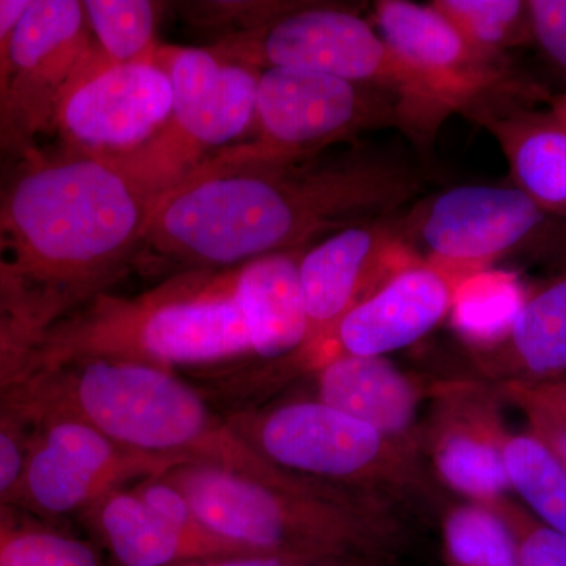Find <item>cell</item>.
<instances>
[{"label": "cell", "instance_id": "12", "mask_svg": "<svg viewBox=\"0 0 566 566\" xmlns=\"http://www.w3.org/2000/svg\"><path fill=\"white\" fill-rule=\"evenodd\" d=\"M22 412L33 431L14 506L48 523L81 517L112 491L189 464L125 449L77 417Z\"/></svg>", "mask_w": 566, "mask_h": 566}, {"label": "cell", "instance_id": "6", "mask_svg": "<svg viewBox=\"0 0 566 566\" xmlns=\"http://www.w3.org/2000/svg\"><path fill=\"white\" fill-rule=\"evenodd\" d=\"M271 463L292 474L394 505L430 501L434 476L422 453L316 398L226 415Z\"/></svg>", "mask_w": 566, "mask_h": 566}, {"label": "cell", "instance_id": "16", "mask_svg": "<svg viewBox=\"0 0 566 566\" xmlns=\"http://www.w3.org/2000/svg\"><path fill=\"white\" fill-rule=\"evenodd\" d=\"M420 259L405 238L401 219L394 218L348 227L305 249L300 285L307 333L294 354L323 342L354 307Z\"/></svg>", "mask_w": 566, "mask_h": 566}, {"label": "cell", "instance_id": "3", "mask_svg": "<svg viewBox=\"0 0 566 566\" xmlns=\"http://www.w3.org/2000/svg\"><path fill=\"white\" fill-rule=\"evenodd\" d=\"M303 251L170 275L136 296L106 293L52 327L35 363L112 357L178 370H255L292 357L307 322Z\"/></svg>", "mask_w": 566, "mask_h": 566}, {"label": "cell", "instance_id": "24", "mask_svg": "<svg viewBox=\"0 0 566 566\" xmlns=\"http://www.w3.org/2000/svg\"><path fill=\"white\" fill-rule=\"evenodd\" d=\"M469 44L493 55L532 43L531 13L524 0H434L428 3Z\"/></svg>", "mask_w": 566, "mask_h": 566}, {"label": "cell", "instance_id": "20", "mask_svg": "<svg viewBox=\"0 0 566 566\" xmlns=\"http://www.w3.org/2000/svg\"><path fill=\"white\" fill-rule=\"evenodd\" d=\"M509 163L513 186L566 219V125L551 111L517 109L483 123Z\"/></svg>", "mask_w": 566, "mask_h": 566}, {"label": "cell", "instance_id": "35", "mask_svg": "<svg viewBox=\"0 0 566 566\" xmlns=\"http://www.w3.org/2000/svg\"><path fill=\"white\" fill-rule=\"evenodd\" d=\"M517 386L551 408L557 409L566 416V376L557 381L542 382V385H509Z\"/></svg>", "mask_w": 566, "mask_h": 566}, {"label": "cell", "instance_id": "1", "mask_svg": "<svg viewBox=\"0 0 566 566\" xmlns=\"http://www.w3.org/2000/svg\"><path fill=\"white\" fill-rule=\"evenodd\" d=\"M427 177L401 158L353 150L292 164L219 150L153 202L134 270L147 275L240 266L394 218Z\"/></svg>", "mask_w": 566, "mask_h": 566}, {"label": "cell", "instance_id": "7", "mask_svg": "<svg viewBox=\"0 0 566 566\" xmlns=\"http://www.w3.org/2000/svg\"><path fill=\"white\" fill-rule=\"evenodd\" d=\"M214 50L256 70L316 71L385 92L403 104L422 147L433 144L452 115L370 22L346 7L289 2L263 24L226 36Z\"/></svg>", "mask_w": 566, "mask_h": 566}, {"label": "cell", "instance_id": "37", "mask_svg": "<svg viewBox=\"0 0 566 566\" xmlns=\"http://www.w3.org/2000/svg\"><path fill=\"white\" fill-rule=\"evenodd\" d=\"M353 566H381V564H374V562H360V564H356Z\"/></svg>", "mask_w": 566, "mask_h": 566}, {"label": "cell", "instance_id": "31", "mask_svg": "<svg viewBox=\"0 0 566 566\" xmlns=\"http://www.w3.org/2000/svg\"><path fill=\"white\" fill-rule=\"evenodd\" d=\"M497 390L502 401L515 405L523 412L528 423L527 431L542 439L566 469V416L536 400L521 387L501 386Z\"/></svg>", "mask_w": 566, "mask_h": 566}, {"label": "cell", "instance_id": "13", "mask_svg": "<svg viewBox=\"0 0 566 566\" xmlns=\"http://www.w3.org/2000/svg\"><path fill=\"white\" fill-rule=\"evenodd\" d=\"M479 277L420 259L354 307L314 348L274 364L268 378L274 382L314 374L340 357H386L408 348L457 308Z\"/></svg>", "mask_w": 566, "mask_h": 566}, {"label": "cell", "instance_id": "4", "mask_svg": "<svg viewBox=\"0 0 566 566\" xmlns=\"http://www.w3.org/2000/svg\"><path fill=\"white\" fill-rule=\"evenodd\" d=\"M7 394L28 412L77 417L134 452L177 458L296 493L354 502L352 491L292 474L260 455L211 395L155 365L112 357L33 363Z\"/></svg>", "mask_w": 566, "mask_h": 566}, {"label": "cell", "instance_id": "27", "mask_svg": "<svg viewBox=\"0 0 566 566\" xmlns=\"http://www.w3.org/2000/svg\"><path fill=\"white\" fill-rule=\"evenodd\" d=\"M132 488L156 515L161 516L186 538L203 547L211 557L249 556L240 546L227 542L205 526L180 488L163 475L144 480Z\"/></svg>", "mask_w": 566, "mask_h": 566}, {"label": "cell", "instance_id": "9", "mask_svg": "<svg viewBox=\"0 0 566 566\" xmlns=\"http://www.w3.org/2000/svg\"><path fill=\"white\" fill-rule=\"evenodd\" d=\"M386 128L417 144L411 117L394 96L316 71L271 66L260 71L251 137L221 151L245 163H303Z\"/></svg>", "mask_w": 566, "mask_h": 566}, {"label": "cell", "instance_id": "8", "mask_svg": "<svg viewBox=\"0 0 566 566\" xmlns=\"http://www.w3.org/2000/svg\"><path fill=\"white\" fill-rule=\"evenodd\" d=\"M155 62L172 84L169 118L139 147L114 156L158 196L214 148L222 150L251 132L262 70L223 57L214 48L158 46Z\"/></svg>", "mask_w": 566, "mask_h": 566}, {"label": "cell", "instance_id": "36", "mask_svg": "<svg viewBox=\"0 0 566 566\" xmlns=\"http://www.w3.org/2000/svg\"><path fill=\"white\" fill-rule=\"evenodd\" d=\"M549 104V111L556 115L558 120L564 122L566 125V92L551 98Z\"/></svg>", "mask_w": 566, "mask_h": 566}, {"label": "cell", "instance_id": "29", "mask_svg": "<svg viewBox=\"0 0 566 566\" xmlns=\"http://www.w3.org/2000/svg\"><path fill=\"white\" fill-rule=\"evenodd\" d=\"M29 0H0V170L25 153L14 122L11 99V39Z\"/></svg>", "mask_w": 566, "mask_h": 566}, {"label": "cell", "instance_id": "23", "mask_svg": "<svg viewBox=\"0 0 566 566\" xmlns=\"http://www.w3.org/2000/svg\"><path fill=\"white\" fill-rule=\"evenodd\" d=\"M0 566H106L92 543L14 505H0Z\"/></svg>", "mask_w": 566, "mask_h": 566}, {"label": "cell", "instance_id": "33", "mask_svg": "<svg viewBox=\"0 0 566 566\" xmlns=\"http://www.w3.org/2000/svg\"><path fill=\"white\" fill-rule=\"evenodd\" d=\"M535 43L566 71V0H528Z\"/></svg>", "mask_w": 566, "mask_h": 566}, {"label": "cell", "instance_id": "28", "mask_svg": "<svg viewBox=\"0 0 566 566\" xmlns=\"http://www.w3.org/2000/svg\"><path fill=\"white\" fill-rule=\"evenodd\" d=\"M509 528L517 566H566V535L547 526L512 497L488 505Z\"/></svg>", "mask_w": 566, "mask_h": 566}, {"label": "cell", "instance_id": "17", "mask_svg": "<svg viewBox=\"0 0 566 566\" xmlns=\"http://www.w3.org/2000/svg\"><path fill=\"white\" fill-rule=\"evenodd\" d=\"M93 50L80 0H29L11 39V99L25 150L54 132L63 96Z\"/></svg>", "mask_w": 566, "mask_h": 566}, {"label": "cell", "instance_id": "10", "mask_svg": "<svg viewBox=\"0 0 566 566\" xmlns=\"http://www.w3.org/2000/svg\"><path fill=\"white\" fill-rule=\"evenodd\" d=\"M422 260L469 275L523 255H566V219L549 214L516 186L464 185L424 199L401 218Z\"/></svg>", "mask_w": 566, "mask_h": 566}, {"label": "cell", "instance_id": "14", "mask_svg": "<svg viewBox=\"0 0 566 566\" xmlns=\"http://www.w3.org/2000/svg\"><path fill=\"white\" fill-rule=\"evenodd\" d=\"M169 74L155 61L109 65L95 43L63 96L55 118L66 148L117 155L155 136L169 118Z\"/></svg>", "mask_w": 566, "mask_h": 566}, {"label": "cell", "instance_id": "30", "mask_svg": "<svg viewBox=\"0 0 566 566\" xmlns=\"http://www.w3.org/2000/svg\"><path fill=\"white\" fill-rule=\"evenodd\" d=\"M33 423L0 395V505H14L28 461Z\"/></svg>", "mask_w": 566, "mask_h": 566}, {"label": "cell", "instance_id": "21", "mask_svg": "<svg viewBox=\"0 0 566 566\" xmlns=\"http://www.w3.org/2000/svg\"><path fill=\"white\" fill-rule=\"evenodd\" d=\"M80 520L117 566H174L216 558L156 515L133 488L104 495Z\"/></svg>", "mask_w": 566, "mask_h": 566}, {"label": "cell", "instance_id": "26", "mask_svg": "<svg viewBox=\"0 0 566 566\" xmlns=\"http://www.w3.org/2000/svg\"><path fill=\"white\" fill-rule=\"evenodd\" d=\"M442 551L447 566H517L509 528L474 502L452 505L442 516Z\"/></svg>", "mask_w": 566, "mask_h": 566}, {"label": "cell", "instance_id": "11", "mask_svg": "<svg viewBox=\"0 0 566 566\" xmlns=\"http://www.w3.org/2000/svg\"><path fill=\"white\" fill-rule=\"evenodd\" d=\"M375 20L379 35L452 114L483 125L551 102L546 88L517 70L509 55L476 50L430 6L379 0Z\"/></svg>", "mask_w": 566, "mask_h": 566}, {"label": "cell", "instance_id": "2", "mask_svg": "<svg viewBox=\"0 0 566 566\" xmlns=\"http://www.w3.org/2000/svg\"><path fill=\"white\" fill-rule=\"evenodd\" d=\"M155 199L117 156L25 153L0 170V301L46 337L133 270Z\"/></svg>", "mask_w": 566, "mask_h": 566}, {"label": "cell", "instance_id": "22", "mask_svg": "<svg viewBox=\"0 0 566 566\" xmlns=\"http://www.w3.org/2000/svg\"><path fill=\"white\" fill-rule=\"evenodd\" d=\"M502 461L510 490L547 526L566 535V469L531 431L502 438Z\"/></svg>", "mask_w": 566, "mask_h": 566}, {"label": "cell", "instance_id": "25", "mask_svg": "<svg viewBox=\"0 0 566 566\" xmlns=\"http://www.w3.org/2000/svg\"><path fill=\"white\" fill-rule=\"evenodd\" d=\"M84 11L95 48L109 65L153 62L156 3L148 0H85Z\"/></svg>", "mask_w": 566, "mask_h": 566}, {"label": "cell", "instance_id": "19", "mask_svg": "<svg viewBox=\"0 0 566 566\" xmlns=\"http://www.w3.org/2000/svg\"><path fill=\"white\" fill-rule=\"evenodd\" d=\"M311 375L316 400L422 453L420 406L433 381L405 374L386 357H340Z\"/></svg>", "mask_w": 566, "mask_h": 566}, {"label": "cell", "instance_id": "5", "mask_svg": "<svg viewBox=\"0 0 566 566\" xmlns=\"http://www.w3.org/2000/svg\"><path fill=\"white\" fill-rule=\"evenodd\" d=\"M163 476L205 526L249 556L385 564L403 542L390 505L331 501L207 464L178 465Z\"/></svg>", "mask_w": 566, "mask_h": 566}, {"label": "cell", "instance_id": "32", "mask_svg": "<svg viewBox=\"0 0 566 566\" xmlns=\"http://www.w3.org/2000/svg\"><path fill=\"white\" fill-rule=\"evenodd\" d=\"M40 344L41 337L0 301V390L13 385L28 370Z\"/></svg>", "mask_w": 566, "mask_h": 566}, {"label": "cell", "instance_id": "34", "mask_svg": "<svg viewBox=\"0 0 566 566\" xmlns=\"http://www.w3.org/2000/svg\"><path fill=\"white\" fill-rule=\"evenodd\" d=\"M365 560H316V558L285 556H238L199 558L174 566H353ZM375 564V562H374Z\"/></svg>", "mask_w": 566, "mask_h": 566}, {"label": "cell", "instance_id": "15", "mask_svg": "<svg viewBox=\"0 0 566 566\" xmlns=\"http://www.w3.org/2000/svg\"><path fill=\"white\" fill-rule=\"evenodd\" d=\"M430 400L420 449L436 482L474 504L488 506L506 497V428L497 387L471 376L441 379L433 381Z\"/></svg>", "mask_w": 566, "mask_h": 566}, {"label": "cell", "instance_id": "18", "mask_svg": "<svg viewBox=\"0 0 566 566\" xmlns=\"http://www.w3.org/2000/svg\"><path fill=\"white\" fill-rule=\"evenodd\" d=\"M469 363L471 378L497 387L565 378L566 268L524 297L495 333L475 338Z\"/></svg>", "mask_w": 566, "mask_h": 566}]
</instances>
